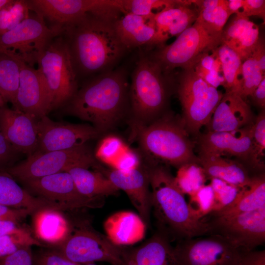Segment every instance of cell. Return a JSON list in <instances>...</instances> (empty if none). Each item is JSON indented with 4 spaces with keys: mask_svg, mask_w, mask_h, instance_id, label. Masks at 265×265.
<instances>
[{
    "mask_svg": "<svg viewBox=\"0 0 265 265\" xmlns=\"http://www.w3.org/2000/svg\"><path fill=\"white\" fill-rule=\"evenodd\" d=\"M114 22L87 13L62 27L77 78L112 70L124 54Z\"/></svg>",
    "mask_w": 265,
    "mask_h": 265,
    "instance_id": "1",
    "label": "cell"
},
{
    "mask_svg": "<svg viewBox=\"0 0 265 265\" xmlns=\"http://www.w3.org/2000/svg\"><path fill=\"white\" fill-rule=\"evenodd\" d=\"M67 113L91 123L101 134L128 114L129 86L123 69L100 74L78 89L63 106Z\"/></svg>",
    "mask_w": 265,
    "mask_h": 265,
    "instance_id": "2",
    "label": "cell"
},
{
    "mask_svg": "<svg viewBox=\"0 0 265 265\" xmlns=\"http://www.w3.org/2000/svg\"><path fill=\"white\" fill-rule=\"evenodd\" d=\"M148 166L152 208L159 230L179 240L208 235L206 222L193 214L168 169L162 164Z\"/></svg>",
    "mask_w": 265,
    "mask_h": 265,
    "instance_id": "3",
    "label": "cell"
},
{
    "mask_svg": "<svg viewBox=\"0 0 265 265\" xmlns=\"http://www.w3.org/2000/svg\"><path fill=\"white\" fill-rule=\"evenodd\" d=\"M170 75L151 56H141L129 87V123L132 139L142 128L165 113L170 93Z\"/></svg>",
    "mask_w": 265,
    "mask_h": 265,
    "instance_id": "4",
    "label": "cell"
},
{
    "mask_svg": "<svg viewBox=\"0 0 265 265\" xmlns=\"http://www.w3.org/2000/svg\"><path fill=\"white\" fill-rule=\"evenodd\" d=\"M132 139L138 141L147 165L164 163L178 168L188 163H198L182 121L171 114L165 113L143 127Z\"/></svg>",
    "mask_w": 265,
    "mask_h": 265,
    "instance_id": "5",
    "label": "cell"
},
{
    "mask_svg": "<svg viewBox=\"0 0 265 265\" xmlns=\"http://www.w3.org/2000/svg\"><path fill=\"white\" fill-rule=\"evenodd\" d=\"M36 63L47 84L51 110L63 107L74 96L78 86L68 48L61 34L40 52Z\"/></svg>",
    "mask_w": 265,
    "mask_h": 265,
    "instance_id": "6",
    "label": "cell"
},
{
    "mask_svg": "<svg viewBox=\"0 0 265 265\" xmlns=\"http://www.w3.org/2000/svg\"><path fill=\"white\" fill-rule=\"evenodd\" d=\"M177 93L182 122L188 133L197 135L210 122L224 93L211 85L191 69L182 70L178 78Z\"/></svg>",
    "mask_w": 265,
    "mask_h": 265,
    "instance_id": "7",
    "label": "cell"
},
{
    "mask_svg": "<svg viewBox=\"0 0 265 265\" xmlns=\"http://www.w3.org/2000/svg\"><path fill=\"white\" fill-rule=\"evenodd\" d=\"M222 33H213L195 21L177 36L175 40L159 49L150 56L164 73L170 75L177 68H190L202 53L216 49L222 43Z\"/></svg>",
    "mask_w": 265,
    "mask_h": 265,
    "instance_id": "8",
    "label": "cell"
},
{
    "mask_svg": "<svg viewBox=\"0 0 265 265\" xmlns=\"http://www.w3.org/2000/svg\"><path fill=\"white\" fill-rule=\"evenodd\" d=\"M77 166L96 169L101 166L91 148L85 144L67 150L33 154L21 163L1 171L25 182L66 171Z\"/></svg>",
    "mask_w": 265,
    "mask_h": 265,
    "instance_id": "9",
    "label": "cell"
},
{
    "mask_svg": "<svg viewBox=\"0 0 265 265\" xmlns=\"http://www.w3.org/2000/svg\"><path fill=\"white\" fill-rule=\"evenodd\" d=\"M208 235L225 239L243 252H249L265 241V207L227 216H211L203 219Z\"/></svg>",
    "mask_w": 265,
    "mask_h": 265,
    "instance_id": "10",
    "label": "cell"
},
{
    "mask_svg": "<svg viewBox=\"0 0 265 265\" xmlns=\"http://www.w3.org/2000/svg\"><path fill=\"white\" fill-rule=\"evenodd\" d=\"M31 11L61 27L85 15L91 13L112 22L120 16V0H27Z\"/></svg>",
    "mask_w": 265,
    "mask_h": 265,
    "instance_id": "11",
    "label": "cell"
},
{
    "mask_svg": "<svg viewBox=\"0 0 265 265\" xmlns=\"http://www.w3.org/2000/svg\"><path fill=\"white\" fill-rule=\"evenodd\" d=\"M58 250L70 261L80 265L104 262L123 265L124 247L113 244L106 235L82 225L71 232Z\"/></svg>",
    "mask_w": 265,
    "mask_h": 265,
    "instance_id": "12",
    "label": "cell"
},
{
    "mask_svg": "<svg viewBox=\"0 0 265 265\" xmlns=\"http://www.w3.org/2000/svg\"><path fill=\"white\" fill-rule=\"evenodd\" d=\"M62 28L48 26L44 19L34 13L15 27L0 34V51H11L23 60L33 66L38 53Z\"/></svg>",
    "mask_w": 265,
    "mask_h": 265,
    "instance_id": "13",
    "label": "cell"
},
{
    "mask_svg": "<svg viewBox=\"0 0 265 265\" xmlns=\"http://www.w3.org/2000/svg\"><path fill=\"white\" fill-rule=\"evenodd\" d=\"M174 249L179 265H239L244 253L214 235L180 240Z\"/></svg>",
    "mask_w": 265,
    "mask_h": 265,
    "instance_id": "14",
    "label": "cell"
},
{
    "mask_svg": "<svg viewBox=\"0 0 265 265\" xmlns=\"http://www.w3.org/2000/svg\"><path fill=\"white\" fill-rule=\"evenodd\" d=\"M23 182L39 197L55 204L62 210L98 208L104 204L103 200L91 199L81 194L67 171Z\"/></svg>",
    "mask_w": 265,
    "mask_h": 265,
    "instance_id": "15",
    "label": "cell"
},
{
    "mask_svg": "<svg viewBox=\"0 0 265 265\" xmlns=\"http://www.w3.org/2000/svg\"><path fill=\"white\" fill-rule=\"evenodd\" d=\"M37 147L33 154L71 149L101 135L92 125L54 122L47 116L37 120Z\"/></svg>",
    "mask_w": 265,
    "mask_h": 265,
    "instance_id": "16",
    "label": "cell"
},
{
    "mask_svg": "<svg viewBox=\"0 0 265 265\" xmlns=\"http://www.w3.org/2000/svg\"><path fill=\"white\" fill-rule=\"evenodd\" d=\"M51 104L47 84L42 73L20 59L19 87L12 108L39 120L51 111Z\"/></svg>",
    "mask_w": 265,
    "mask_h": 265,
    "instance_id": "17",
    "label": "cell"
},
{
    "mask_svg": "<svg viewBox=\"0 0 265 265\" xmlns=\"http://www.w3.org/2000/svg\"><path fill=\"white\" fill-rule=\"evenodd\" d=\"M119 190H123L146 225L150 221L152 208L148 166L143 163L138 167L128 170L113 169L99 170Z\"/></svg>",
    "mask_w": 265,
    "mask_h": 265,
    "instance_id": "18",
    "label": "cell"
},
{
    "mask_svg": "<svg viewBox=\"0 0 265 265\" xmlns=\"http://www.w3.org/2000/svg\"><path fill=\"white\" fill-rule=\"evenodd\" d=\"M253 122L234 131L207 132L201 134L198 138L199 154L234 157L247 163L252 144Z\"/></svg>",
    "mask_w": 265,
    "mask_h": 265,
    "instance_id": "19",
    "label": "cell"
},
{
    "mask_svg": "<svg viewBox=\"0 0 265 265\" xmlns=\"http://www.w3.org/2000/svg\"><path fill=\"white\" fill-rule=\"evenodd\" d=\"M37 120L27 113L9 108L7 104L0 107V132L17 151L28 157L37 147Z\"/></svg>",
    "mask_w": 265,
    "mask_h": 265,
    "instance_id": "20",
    "label": "cell"
},
{
    "mask_svg": "<svg viewBox=\"0 0 265 265\" xmlns=\"http://www.w3.org/2000/svg\"><path fill=\"white\" fill-rule=\"evenodd\" d=\"M253 121L252 111L246 101L235 93L225 92L206 126L208 132H231Z\"/></svg>",
    "mask_w": 265,
    "mask_h": 265,
    "instance_id": "21",
    "label": "cell"
},
{
    "mask_svg": "<svg viewBox=\"0 0 265 265\" xmlns=\"http://www.w3.org/2000/svg\"><path fill=\"white\" fill-rule=\"evenodd\" d=\"M198 14L191 0H177V3L155 15L156 32L148 46H160L168 39L178 36L196 21Z\"/></svg>",
    "mask_w": 265,
    "mask_h": 265,
    "instance_id": "22",
    "label": "cell"
},
{
    "mask_svg": "<svg viewBox=\"0 0 265 265\" xmlns=\"http://www.w3.org/2000/svg\"><path fill=\"white\" fill-rule=\"evenodd\" d=\"M123 265H179L170 238L159 230L146 242L124 249Z\"/></svg>",
    "mask_w": 265,
    "mask_h": 265,
    "instance_id": "23",
    "label": "cell"
},
{
    "mask_svg": "<svg viewBox=\"0 0 265 265\" xmlns=\"http://www.w3.org/2000/svg\"><path fill=\"white\" fill-rule=\"evenodd\" d=\"M261 38L258 26L249 18L235 15L222 32V43L234 51L241 61L255 51Z\"/></svg>",
    "mask_w": 265,
    "mask_h": 265,
    "instance_id": "24",
    "label": "cell"
},
{
    "mask_svg": "<svg viewBox=\"0 0 265 265\" xmlns=\"http://www.w3.org/2000/svg\"><path fill=\"white\" fill-rule=\"evenodd\" d=\"M146 225L138 214L122 211L108 216L104 223V229L110 242L123 247L141 241L145 237Z\"/></svg>",
    "mask_w": 265,
    "mask_h": 265,
    "instance_id": "25",
    "label": "cell"
},
{
    "mask_svg": "<svg viewBox=\"0 0 265 265\" xmlns=\"http://www.w3.org/2000/svg\"><path fill=\"white\" fill-rule=\"evenodd\" d=\"M32 214L33 232L39 241L58 247L70 234L72 227L61 210L47 207Z\"/></svg>",
    "mask_w": 265,
    "mask_h": 265,
    "instance_id": "26",
    "label": "cell"
},
{
    "mask_svg": "<svg viewBox=\"0 0 265 265\" xmlns=\"http://www.w3.org/2000/svg\"><path fill=\"white\" fill-rule=\"evenodd\" d=\"M155 15L127 13L114 22L117 35L126 49L148 46L156 32Z\"/></svg>",
    "mask_w": 265,
    "mask_h": 265,
    "instance_id": "27",
    "label": "cell"
},
{
    "mask_svg": "<svg viewBox=\"0 0 265 265\" xmlns=\"http://www.w3.org/2000/svg\"><path fill=\"white\" fill-rule=\"evenodd\" d=\"M198 163L203 168L208 179H219L230 184L242 188L250 182L247 168L238 160L228 157L199 154Z\"/></svg>",
    "mask_w": 265,
    "mask_h": 265,
    "instance_id": "28",
    "label": "cell"
},
{
    "mask_svg": "<svg viewBox=\"0 0 265 265\" xmlns=\"http://www.w3.org/2000/svg\"><path fill=\"white\" fill-rule=\"evenodd\" d=\"M265 207V176L263 173L251 177L250 183L241 188L232 204L207 216H230L253 211Z\"/></svg>",
    "mask_w": 265,
    "mask_h": 265,
    "instance_id": "29",
    "label": "cell"
},
{
    "mask_svg": "<svg viewBox=\"0 0 265 265\" xmlns=\"http://www.w3.org/2000/svg\"><path fill=\"white\" fill-rule=\"evenodd\" d=\"M66 171L71 175L79 192L93 200H103L106 196L117 194L119 191L100 171L77 166Z\"/></svg>",
    "mask_w": 265,
    "mask_h": 265,
    "instance_id": "30",
    "label": "cell"
},
{
    "mask_svg": "<svg viewBox=\"0 0 265 265\" xmlns=\"http://www.w3.org/2000/svg\"><path fill=\"white\" fill-rule=\"evenodd\" d=\"M0 204L29 210L33 213L44 208L60 210L58 206L42 198L35 197L22 188L11 176L0 173Z\"/></svg>",
    "mask_w": 265,
    "mask_h": 265,
    "instance_id": "31",
    "label": "cell"
},
{
    "mask_svg": "<svg viewBox=\"0 0 265 265\" xmlns=\"http://www.w3.org/2000/svg\"><path fill=\"white\" fill-rule=\"evenodd\" d=\"M197 12L196 21L207 30L221 33L231 16L227 0H191Z\"/></svg>",
    "mask_w": 265,
    "mask_h": 265,
    "instance_id": "32",
    "label": "cell"
},
{
    "mask_svg": "<svg viewBox=\"0 0 265 265\" xmlns=\"http://www.w3.org/2000/svg\"><path fill=\"white\" fill-rule=\"evenodd\" d=\"M20 59L12 51H0V94L5 103L12 105L19 87Z\"/></svg>",
    "mask_w": 265,
    "mask_h": 265,
    "instance_id": "33",
    "label": "cell"
},
{
    "mask_svg": "<svg viewBox=\"0 0 265 265\" xmlns=\"http://www.w3.org/2000/svg\"><path fill=\"white\" fill-rule=\"evenodd\" d=\"M225 80V92L239 95L242 82L241 64L239 56L226 45L221 43L217 48Z\"/></svg>",
    "mask_w": 265,
    "mask_h": 265,
    "instance_id": "34",
    "label": "cell"
},
{
    "mask_svg": "<svg viewBox=\"0 0 265 265\" xmlns=\"http://www.w3.org/2000/svg\"><path fill=\"white\" fill-rule=\"evenodd\" d=\"M217 48L202 53L189 68L208 83L217 89L220 86L225 87V80Z\"/></svg>",
    "mask_w": 265,
    "mask_h": 265,
    "instance_id": "35",
    "label": "cell"
},
{
    "mask_svg": "<svg viewBox=\"0 0 265 265\" xmlns=\"http://www.w3.org/2000/svg\"><path fill=\"white\" fill-rule=\"evenodd\" d=\"M174 179L181 191L190 197L205 185L208 179L198 163L190 162L178 168Z\"/></svg>",
    "mask_w": 265,
    "mask_h": 265,
    "instance_id": "36",
    "label": "cell"
},
{
    "mask_svg": "<svg viewBox=\"0 0 265 265\" xmlns=\"http://www.w3.org/2000/svg\"><path fill=\"white\" fill-rule=\"evenodd\" d=\"M265 110H261L253 122L252 144L247 164L261 173L265 168Z\"/></svg>",
    "mask_w": 265,
    "mask_h": 265,
    "instance_id": "37",
    "label": "cell"
},
{
    "mask_svg": "<svg viewBox=\"0 0 265 265\" xmlns=\"http://www.w3.org/2000/svg\"><path fill=\"white\" fill-rule=\"evenodd\" d=\"M27 0H12L0 11V34L12 29L30 15Z\"/></svg>",
    "mask_w": 265,
    "mask_h": 265,
    "instance_id": "38",
    "label": "cell"
},
{
    "mask_svg": "<svg viewBox=\"0 0 265 265\" xmlns=\"http://www.w3.org/2000/svg\"><path fill=\"white\" fill-rule=\"evenodd\" d=\"M177 2L172 0H120L123 14L131 13L139 16L155 15L175 5Z\"/></svg>",
    "mask_w": 265,
    "mask_h": 265,
    "instance_id": "39",
    "label": "cell"
},
{
    "mask_svg": "<svg viewBox=\"0 0 265 265\" xmlns=\"http://www.w3.org/2000/svg\"><path fill=\"white\" fill-rule=\"evenodd\" d=\"M242 82L239 96L244 100L250 96L265 78L261 70L259 64L254 57L251 55L242 61Z\"/></svg>",
    "mask_w": 265,
    "mask_h": 265,
    "instance_id": "40",
    "label": "cell"
},
{
    "mask_svg": "<svg viewBox=\"0 0 265 265\" xmlns=\"http://www.w3.org/2000/svg\"><path fill=\"white\" fill-rule=\"evenodd\" d=\"M127 147L120 137L107 135L98 144L94 156L97 160L111 166Z\"/></svg>",
    "mask_w": 265,
    "mask_h": 265,
    "instance_id": "41",
    "label": "cell"
},
{
    "mask_svg": "<svg viewBox=\"0 0 265 265\" xmlns=\"http://www.w3.org/2000/svg\"><path fill=\"white\" fill-rule=\"evenodd\" d=\"M210 180V184L214 195V206L212 212L213 213L232 204L237 198L241 188L219 179L212 178Z\"/></svg>",
    "mask_w": 265,
    "mask_h": 265,
    "instance_id": "42",
    "label": "cell"
},
{
    "mask_svg": "<svg viewBox=\"0 0 265 265\" xmlns=\"http://www.w3.org/2000/svg\"><path fill=\"white\" fill-rule=\"evenodd\" d=\"M189 198L188 203L192 212L198 218L203 219L213 211L214 195L210 184L204 185Z\"/></svg>",
    "mask_w": 265,
    "mask_h": 265,
    "instance_id": "43",
    "label": "cell"
},
{
    "mask_svg": "<svg viewBox=\"0 0 265 265\" xmlns=\"http://www.w3.org/2000/svg\"><path fill=\"white\" fill-rule=\"evenodd\" d=\"M41 246L31 233L3 236L0 237V259L5 257L25 246Z\"/></svg>",
    "mask_w": 265,
    "mask_h": 265,
    "instance_id": "44",
    "label": "cell"
},
{
    "mask_svg": "<svg viewBox=\"0 0 265 265\" xmlns=\"http://www.w3.org/2000/svg\"><path fill=\"white\" fill-rule=\"evenodd\" d=\"M33 265H81L64 256L58 250H45L33 256Z\"/></svg>",
    "mask_w": 265,
    "mask_h": 265,
    "instance_id": "45",
    "label": "cell"
},
{
    "mask_svg": "<svg viewBox=\"0 0 265 265\" xmlns=\"http://www.w3.org/2000/svg\"><path fill=\"white\" fill-rule=\"evenodd\" d=\"M142 163L139 154L127 147L111 167L117 170L128 171L138 167Z\"/></svg>",
    "mask_w": 265,
    "mask_h": 265,
    "instance_id": "46",
    "label": "cell"
},
{
    "mask_svg": "<svg viewBox=\"0 0 265 265\" xmlns=\"http://www.w3.org/2000/svg\"><path fill=\"white\" fill-rule=\"evenodd\" d=\"M0 265H33L31 246L23 247L14 253L0 259Z\"/></svg>",
    "mask_w": 265,
    "mask_h": 265,
    "instance_id": "47",
    "label": "cell"
},
{
    "mask_svg": "<svg viewBox=\"0 0 265 265\" xmlns=\"http://www.w3.org/2000/svg\"><path fill=\"white\" fill-rule=\"evenodd\" d=\"M237 15L249 18L257 16L265 21V0H242V4Z\"/></svg>",
    "mask_w": 265,
    "mask_h": 265,
    "instance_id": "48",
    "label": "cell"
},
{
    "mask_svg": "<svg viewBox=\"0 0 265 265\" xmlns=\"http://www.w3.org/2000/svg\"><path fill=\"white\" fill-rule=\"evenodd\" d=\"M18 153L0 132V170L10 167Z\"/></svg>",
    "mask_w": 265,
    "mask_h": 265,
    "instance_id": "49",
    "label": "cell"
},
{
    "mask_svg": "<svg viewBox=\"0 0 265 265\" xmlns=\"http://www.w3.org/2000/svg\"><path fill=\"white\" fill-rule=\"evenodd\" d=\"M33 212L28 210L17 209L0 204V220H10L19 222Z\"/></svg>",
    "mask_w": 265,
    "mask_h": 265,
    "instance_id": "50",
    "label": "cell"
},
{
    "mask_svg": "<svg viewBox=\"0 0 265 265\" xmlns=\"http://www.w3.org/2000/svg\"><path fill=\"white\" fill-rule=\"evenodd\" d=\"M239 265H265V251L244 252Z\"/></svg>",
    "mask_w": 265,
    "mask_h": 265,
    "instance_id": "51",
    "label": "cell"
},
{
    "mask_svg": "<svg viewBox=\"0 0 265 265\" xmlns=\"http://www.w3.org/2000/svg\"><path fill=\"white\" fill-rule=\"evenodd\" d=\"M18 223L10 220H0V237L25 234L29 232Z\"/></svg>",
    "mask_w": 265,
    "mask_h": 265,
    "instance_id": "52",
    "label": "cell"
},
{
    "mask_svg": "<svg viewBox=\"0 0 265 265\" xmlns=\"http://www.w3.org/2000/svg\"><path fill=\"white\" fill-rule=\"evenodd\" d=\"M252 102L261 110L265 108V78H264L251 95Z\"/></svg>",
    "mask_w": 265,
    "mask_h": 265,
    "instance_id": "53",
    "label": "cell"
},
{
    "mask_svg": "<svg viewBox=\"0 0 265 265\" xmlns=\"http://www.w3.org/2000/svg\"><path fill=\"white\" fill-rule=\"evenodd\" d=\"M251 55H253L257 60L261 71L265 74V46L262 38H261L256 48Z\"/></svg>",
    "mask_w": 265,
    "mask_h": 265,
    "instance_id": "54",
    "label": "cell"
},
{
    "mask_svg": "<svg viewBox=\"0 0 265 265\" xmlns=\"http://www.w3.org/2000/svg\"><path fill=\"white\" fill-rule=\"evenodd\" d=\"M242 4V0H227V5L230 13L237 15Z\"/></svg>",
    "mask_w": 265,
    "mask_h": 265,
    "instance_id": "55",
    "label": "cell"
},
{
    "mask_svg": "<svg viewBox=\"0 0 265 265\" xmlns=\"http://www.w3.org/2000/svg\"><path fill=\"white\" fill-rule=\"evenodd\" d=\"M12 0H0V11L7 6Z\"/></svg>",
    "mask_w": 265,
    "mask_h": 265,
    "instance_id": "56",
    "label": "cell"
},
{
    "mask_svg": "<svg viewBox=\"0 0 265 265\" xmlns=\"http://www.w3.org/2000/svg\"><path fill=\"white\" fill-rule=\"evenodd\" d=\"M5 104L7 103H5V102L4 101L3 99L2 98V96L0 94V107Z\"/></svg>",
    "mask_w": 265,
    "mask_h": 265,
    "instance_id": "57",
    "label": "cell"
},
{
    "mask_svg": "<svg viewBox=\"0 0 265 265\" xmlns=\"http://www.w3.org/2000/svg\"><path fill=\"white\" fill-rule=\"evenodd\" d=\"M81 265H96L94 264V263H89V264H83Z\"/></svg>",
    "mask_w": 265,
    "mask_h": 265,
    "instance_id": "58",
    "label": "cell"
}]
</instances>
